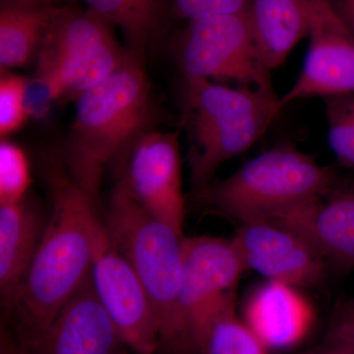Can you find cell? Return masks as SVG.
Masks as SVG:
<instances>
[{
  "label": "cell",
  "instance_id": "obj_1",
  "mask_svg": "<svg viewBox=\"0 0 354 354\" xmlns=\"http://www.w3.org/2000/svg\"><path fill=\"white\" fill-rule=\"evenodd\" d=\"M53 209L24 286L6 311L25 353L43 339L51 323L92 271L104 221L100 202L67 174L62 160L48 171Z\"/></svg>",
  "mask_w": 354,
  "mask_h": 354
},
{
  "label": "cell",
  "instance_id": "obj_2",
  "mask_svg": "<svg viewBox=\"0 0 354 354\" xmlns=\"http://www.w3.org/2000/svg\"><path fill=\"white\" fill-rule=\"evenodd\" d=\"M155 116L152 86L142 58L131 53L113 74L76 99L60 157L72 180L100 202L106 167L153 130Z\"/></svg>",
  "mask_w": 354,
  "mask_h": 354
},
{
  "label": "cell",
  "instance_id": "obj_3",
  "mask_svg": "<svg viewBox=\"0 0 354 354\" xmlns=\"http://www.w3.org/2000/svg\"><path fill=\"white\" fill-rule=\"evenodd\" d=\"M185 81L187 160L193 188L201 194L220 165L252 147L285 108L281 97L259 88Z\"/></svg>",
  "mask_w": 354,
  "mask_h": 354
},
{
  "label": "cell",
  "instance_id": "obj_4",
  "mask_svg": "<svg viewBox=\"0 0 354 354\" xmlns=\"http://www.w3.org/2000/svg\"><path fill=\"white\" fill-rule=\"evenodd\" d=\"M104 221L152 302L160 326L158 351L190 354L178 317L184 236L147 213L120 181L111 191Z\"/></svg>",
  "mask_w": 354,
  "mask_h": 354
},
{
  "label": "cell",
  "instance_id": "obj_5",
  "mask_svg": "<svg viewBox=\"0 0 354 354\" xmlns=\"http://www.w3.org/2000/svg\"><path fill=\"white\" fill-rule=\"evenodd\" d=\"M339 178L334 167L319 165L290 145H281L212 183L199 195L241 223L269 221L327 192Z\"/></svg>",
  "mask_w": 354,
  "mask_h": 354
},
{
  "label": "cell",
  "instance_id": "obj_6",
  "mask_svg": "<svg viewBox=\"0 0 354 354\" xmlns=\"http://www.w3.org/2000/svg\"><path fill=\"white\" fill-rule=\"evenodd\" d=\"M113 27L88 8L57 7L39 48L35 79L46 86L55 100H76L131 55L120 46Z\"/></svg>",
  "mask_w": 354,
  "mask_h": 354
},
{
  "label": "cell",
  "instance_id": "obj_7",
  "mask_svg": "<svg viewBox=\"0 0 354 354\" xmlns=\"http://www.w3.org/2000/svg\"><path fill=\"white\" fill-rule=\"evenodd\" d=\"M179 59L185 79L234 81L274 94L245 11L189 21L179 44Z\"/></svg>",
  "mask_w": 354,
  "mask_h": 354
},
{
  "label": "cell",
  "instance_id": "obj_8",
  "mask_svg": "<svg viewBox=\"0 0 354 354\" xmlns=\"http://www.w3.org/2000/svg\"><path fill=\"white\" fill-rule=\"evenodd\" d=\"M244 270L232 241L183 237L178 317L190 354H202L205 335Z\"/></svg>",
  "mask_w": 354,
  "mask_h": 354
},
{
  "label": "cell",
  "instance_id": "obj_9",
  "mask_svg": "<svg viewBox=\"0 0 354 354\" xmlns=\"http://www.w3.org/2000/svg\"><path fill=\"white\" fill-rule=\"evenodd\" d=\"M120 180L147 213L184 236L179 132L150 130L121 158Z\"/></svg>",
  "mask_w": 354,
  "mask_h": 354
},
{
  "label": "cell",
  "instance_id": "obj_10",
  "mask_svg": "<svg viewBox=\"0 0 354 354\" xmlns=\"http://www.w3.org/2000/svg\"><path fill=\"white\" fill-rule=\"evenodd\" d=\"M91 278L100 301L127 348L136 354H157V314L136 272L114 247L106 230L97 245Z\"/></svg>",
  "mask_w": 354,
  "mask_h": 354
},
{
  "label": "cell",
  "instance_id": "obj_11",
  "mask_svg": "<svg viewBox=\"0 0 354 354\" xmlns=\"http://www.w3.org/2000/svg\"><path fill=\"white\" fill-rule=\"evenodd\" d=\"M232 243L244 270L293 286L319 285L325 262L313 246L292 230L268 221L242 223Z\"/></svg>",
  "mask_w": 354,
  "mask_h": 354
},
{
  "label": "cell",
  "instance_id": "obj_12",
  "mask_svg": "<svg viewBox=\"0 0 354 354\" xmlns=\"http://www.w3.org/2000/svg\"><path fill=\"white\" fill-rule=\"evenodd\" d=\"M268 221L292 230L335 268L354 269V180L339 178L327 192Z\"/></svg>",
  "mask_w": 354,
  "mask_h": 354
},
{
  "label": "cell",
  "instance_id": "obj_13",
  "mask_svg": "<svg viewBox=\"0 0 354 354\" xmlns=\"http://www.w3.org/2000/svg\"><path fill=\"white\" fill-rule=\"evenodd\" d=\"M266 68H279L317 28L341 21L330 0H249L245 10Z\"/></svg>",
  "mask_w": 354,
  "mask_h": 354
},
{
  "label": "cell",
  "instance_id": "obj_14",
  "mask_svg": "<svg viewBox=\"0 0 354 354\" xmlns=\"http://www.w3.org/2000/svg\"><path fill=\"white\" fill-rule=\"evenodd\" d=\"M127 351L90 274L60 309L43 339L25 354H124Z\"/></svg>",
  "mask_w": 354,
  "mask_h": 354
},
{
  "label": "cell",
  "instance_id": "obj_15",
  "mask_svg": "<svg viewBox=\"0 0 354 354\" xmlns=\"http://www.w3.org/2000/svg\"><path fill=\"white\" fill-rule=\"evenodd\" d=\"M243 321L268 351H288L311 334L316 312L297 286L269 281L251 291Z\"/></svg>",
  "mask_w": 354,
  "mask_h": 354
},
{
  "label": "cell",
  "instance_id": "obj_16",
  "mask_svg": "<svg viewBox=\"0 0 354 354\" xmlns=\"http://www.w3.org/2000/svg\"><path fill=\"white\" fill-rule=\"evenodd\" d=\"M301 73L281 102L354 93V36L344 21L321 26L310 35Z\"/></svg>",
  "mask_w": 354,
  "mask_h": 354
},
{
  "label": "cell",
  "instance_id": "obj_17",
  "mask_svg": "<svg viewBox=\"0 0 354 354\" xmlns=\"http://www.w3.org/2000/svg\"><path fill=\"white\" fill-rule=\"evenodd\" d=\"M46 225L25 199L0 205V293L6 312L24 286Z\"/></svg>",
  "mask_w": 354,
  "mask_h": 354
},
{
  "label": "cell",
  "instance_id": "obj_18",
  "mask_svg": "<svg viewBox=\"0 0 354 354\" xmlns=\"http://www.w3.org/2000/svg\"><path fill=\"white\" fill-rule=\"evenodd\" d=\"M57 7L25 0H1L0 65L18 68L31 62L39 51Z\"/></svg>",
  "mask_w": 354,
  "mask_h": 354
},
{
  "label": "cell",
  "instance_id": "obj_19",
  "mask_svg": "<svg viewBox=\"0 0 354 354\" xmlns=\"http://www.w3.org/2000/svg\"><path fill=\"white\" fill-rule=\"evenodd\" d=\"M92 11L109 24L120 28L128 50L140 58L158 38L162 29L164 0H83Z\"/></svg>",
  "mask_w": 354,
  "mask_h": 354
},
{
  "label": "cell",
  "instance_id": "obj_20",
  "mask_svg": "<svg viewBox=\"0 0 354 354\" xmlns=\"http://www.w3.org/2000/svg\"><path fill=\"white\" fill-rule=\"evenodd\" d=\"M269 351L235 311V290L228 295L209 323L202 354H268Z\"/></svg>",
  "mask_w": 354,
  "mask_h": 354
},
{
  "label": "cell",
  "instance_id": "obj_21",
  "mask_svg": "<svg viewBox=\"0 0 354 354\" xmlns=\"http://www.w3.org/2000/svg\"><path fill=\"white\" fill-rule=\"evenodd\" d=\"M329 144L344 167L354 169V93L326 97Z\"/></svg>",
  "mask_w": 354,
  "mask_h": 354
},
{
  "label": "cell",
  "instance_id": "obj_22",
  "mask_svg": "<svg viewBox=\"0 0 354 354\" xmlns=\"http://www.w3.org/2000/svg\"><path fill=\"white\" fill-rule=\"evenodd\" d=\"M29 160L20 146L9 140L0 142V205L25 199L31 185Z\"/></svg>",
  "mask_w": 354,
  "mask_h": 354
},
{
  "label": "cell",
  "instance_id": "obj_23",
  "mask_svg": "<svg viewBox=\"0 0 354 354\" xmlns=\"http://www.w3.org/2000/svg\"><path fill=\"white\" fill-rule=\"evenodd\" d=\"M29 81L17 74H2L0 79V136L6 139L24 127L31 118L27 106Z\"/></svg>",
  "mask_w": 354,
  "mask_h": 354
},
{
  "label": "cell",
  "instance_id": "obj_24",
  "mask_svg": "<svg viewBox=\"0 0 354 354\" xmlns=\"http://www.w3.org/2000/svg\"><path fill=\"white\" fill-rule=\"evenodd\" d=\"M165 6L181 19L193 21L209 16L244 12L249 0H164Z\"/></svg>",
  "mask_w": 354,
  "mask_h": 354
},
{
  "label": "cell",
  "instance_id": "obj_25",
  "mask_svg": "<svg viewBox=\"0 0 354 354\" xmlns=\"http://www.w3.org/2000/svg\"><path fill=\"white\" fill-rule=\"evenodd\" d=\"M325 337L344 342L354 348V312L337 310Z\"/></svg>",
  "mask_w": 354,
  "mask_h": 354
},
{
  "label": "cell",
  "instance_id": "obj_26",
  "mask_svg": "<svg viewBox=\"0 0 354 354\" xmlns=\"http://www.w3.org/2000/svg\"><path fill=\"white\" fill-rule=\"evenodd\" d=\"M298 354H354V348L344 342L325 337L323 342L314 348Z\"/></svg>",
  "mask_w": 354,
  "mask_h": 354
},
{
  "label": "cell",
  "instance_id": "obj_27",
  "mask_svg": "<svg viewBox=\"0 0 354 354\" xmlns=\"http://www.w3.org/2000/svg\"><path fill=\"white\" fill-rule=\"evenodd\" d=\"M0 354H25L6 324H2L0 332Z\"/></svg>",
  "mask_w": 354,
  "mask_h": 354
},
{
  "label": "cell",
  "instance_id": "obj_28",
  "mask_svg": "<svg viewBox=\"0 0 354 354\" xmlns=\"http://www.w3.org/2000/svg\"><path fill=\"white\" fill-rule=\"evenodd\" d=\"M339 14L344 24L354 36V0H344Z\"/></svg>",
  "mask_w": 354,
  "mask_h": 354
},
{
  "label": "cell",
  "instance_id": "obj_29",
  "mask_svg": "<svg viewBox=\"0 0 354 354\" xmlns=\"http://www.w3.org/2000/svg\"><path fill=\"white\" fill-rule=\"evenodd\" d=\"M337 310H341V311L354 312V295L353 297H351V299L348 300V301L344 302L342 306H339Z\"/></svg>",
  "mask_w": 354,
  "mask_h": 354
},
{
  "label": "cell",
  "instance_id": "obj_30",
  "mask_svg": "<svg viewBox=\"0 0 354 354\" xmlns=\"http://www.w3.org/2000/svg\"><path fill=\"white\" fill-rule=\"evenodd\" d=\"M25 1L32 2L37 4H51V0H25Z\"/></svg>",
  "mask_w": 354,
  "mask_h": 354
},
{
  "label": "cell",
  "instance_id": "obj_31",
  "mask_svg": "<svg viewBox=\"0 0 354 354\" xmlns=\"http://www.w3.org/2000/svg\"><path fill=\"white\" fill-rule=\"evenodd\" d=\"M124 354H129V353H128V351H125Z\"/></svg>",
  "mask_w": 354,
  "mask_h": 354
}]
</instances>
